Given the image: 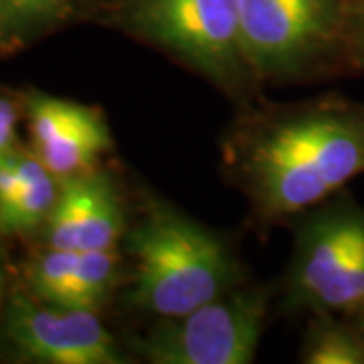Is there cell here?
I'll return each instance as SVG.
<instances>
[{
  "label": "cell",
  "instance_id": "d6986e66",
  "mask_svg": "<svg viewBox=\"0 0 364 364\" xmlns=\"http://www.w3.org/2000/svg\"><path fill=\"white\" fill-rule=\"evenodd\" d=\"M2 291H4V272H2V263H0V301H2Z\"/></svg>",
  "mask_w": 364,
  "mask_h": 364
},
{
  "label": "cell",
  "instance_id": "5bb4252c",
  "mask_svg": "<svg viewBox=\"0 0 364 364\" xmlns=\"http://www.w3.org/2000/svg\"><path fill=\"white\" fill-rule=\"evenodd\" d=\"M77 255V251L69 249H45L28 272L33 296L41 301L61 306L71 275L75 272Z\"/></svg>",
  "mask_w": 364,
  "mask_h": 364
},
{
  "label": "cell",
  "instance_id": "8fae6325",
  "mask_svg": "<svg viewBox=\"0 0 364 364\" xmlns=\"http://www.w3.org/2000/svg\"><path fill=\"white\" fill-rule=\"evenodd\" d=\"M71 0H0V53L18 51L65 21Z\"/></svg>",
  "mask_w": 364,
  "mask_h": 364
},
{
  "label": "cell",
  "instance_id": "5b68a950",
  "mask_svg": "<svg viewBox=\"0 0 364 364\" xmlns=\"http://www.w3.org/2000/svg\"><path fill=\"white\" fill-rule=\"evenodd\" d=\"M128 25L231 97L257 85L243 57L239 0H132Z\"/></svg>",
  "mask_w": 364,
  "mask_h": 364
},
{
  "label": "cell",
  "instance_id": "7c38bea8",
  "mask_svg": "<svg viewBox=\"0 0 364 364\" xmlns=\"http://www.w3.org/2000/svg\"><path fill=\"white\" fill-rule=\"evenodd\" d=\"M119 277L122 257L116 249L81 251L61 306L95 310L117 286Z\"/></svg>",
  "mask_w": 364,
  "mask_h": 364
},
{
  "label": "cell",
  "instance_id": "9a60e30c",
  "mask_svg": "<svg viewBox=\"0 0 364 364\" xmlns=\"http://www.w3.org/2000/svg\"><path fill=\"white\" fill-rule=\"evenodd\" d=\"M346 61L356 69H364V0H352L346 35Z\"/></svg>",
  "mask_w": 364,
  "mask_h": 364
},
{
  "label": "cell",
  "instance_id": "9c48e42d",
  "mask_svg": "<svg viewBox=\"0 0 364 364\" xmlns=\"http://www.w3.org/2000/svg\"><path fill=\"white\" fill-rule=\"evenodd\" d=\"M33 150L59 181L95 168L114 148V138L100 109L45 93L26 95Z\"/></svg>",
  "mask_w": 364,
  "mask_h": 364
},
{
  "label": "cell",
  "instance_id": "3957f363",
  "mask_svg": "<svg viewBox=\"0 0 364 364\" xmlns=\"http://www.w3.org/2000/svg\"><path fill=\"white\" fill-rule=\"evenodd\" d=\"M348 13L344 0H239L241 47L253 81L296 83L348 65Z\"/></svg>",
  "mask_w": 364,
  "mask_h": 364
},
{
  "label": "cell",
  "instance_id": "4fadbf2b",
  "mask_svg": "<svg viewBox=\"0 0 364 364\" xmlns=\"http://www.w3.org/2000/svg\"><path fill=\"white\" fill-rule=\"evenodd\" d=\"M301 363L364 364V336L354 324H340L332 314H320L308 330Z\"/></svg>",
  "mask_w": 364,
  "mask_h": 364
},
{
  "label": "cell",
  "instance_id": "6da1fadb",
  "mask_svg": "<svg viewBox=\"0 0 364 364\" xmlns=\"http://www.w3.org/2000/svg\"><path fill=\"white\" fill-rule=\"evenodd\" d=\"M221 154L257 221H284L364 174V104L326 93L247 109L225 134Z\"/></svg>",
  "mask_w": 364,
  "mask_h": 364
},
{
  "label": "cell",
  "instance_id": "ac0fdd59",
  "mask_svg": "<svg viewBox=\"0 0 364 364\" xmlns=\"http://www.w3.org/2000/svg\"><path fill=\"white\" fill-rule=\"evenodd\" d=\"M350 316H352V320H354V328H356V330H358V332L364 336V304L358 308V310H354Z\"/></svg>",
  "mask_w": 364,
  "mask_h": 364
},
{
  "label": "cell",
  "instance_id": "8992f818",
  "mask_svg": "<svg viewBox=\"0 0 364 364\" xmlns=\"http://www.w3.org/2000/svg\"><path fill=\"white\" fill-rule=\"evenodd\" d=\"M269 310L263 287L237 286L191 312L160 318L134 348L152 364H249Z\"/></svg>",
  "mask_w": 364,
  "mask_h": 364
},
{
  "label": "cell",
  "instance_id": "277c9868",
  "mask_svg": "<svg viewBox=\"0 0 364 364\" xmlns=\"http://www.w3.org/2000/svg\"><path fill=\"white\" fill-rule=\"evenodd\" d=\"M364 304V207L326 198L298 225L286 277L291 312L352 314Z\"/></svg>",
  "mask_w": 364,
  "mask_h": 364
},
{
  "label": "cell",
  "instance_id": "e0dca14e",
  "mask_svg": "<svg viewBox=\"0 0 364 364\" xmlns=\"http://www.w3.org/2000/svg\"><path fill=\"white\" fill-rule=\"evenodd\" d=\"M16 124H18L16 105L9 102L6 97H0V154L6 150H13Z\"/></svg>",
  "mask_w": 364,
  "mask_h": 364
},
{
  "label": "cell",
  "instance_id": "ba28073f",
  "mask_svg": "<svg viewBox=\"0 0 364 364\" xmlns=\"http://www.w3.org/2000/svg\"><path fill=\"white\" fill-rule=\"evenodd\" d=\"M47 227V247L69 251L116 249L128 231L122 193L109 172L91 168L59 181Z\"/></svg>",
  "mask_w": 364,
  "mask_h": 364
},
{
  "label": "cell",
  "instance_id": "52a82bcc",
  "mask_svg": "<svg viewBox=\"0 0 364 364\" xmlns=\"http://www.w3.org/2000/svg\"><path fill=\"white\" fill-rule=\"evenodd\" d=\"M4 334L14 350L35 363H128L95 310L35 301L23 291H14L6 304Z\"/></svg>",
  "mask_w": 364,
  "mask_h": 364
},
{
  "label": "cell",
  "instance_id": "30bf717a",
  "mask_svg": "<svg viewBox=\"0 0 364 364\" xmlns=\"http://www.w3.org/2000/svg\"><path fill=\"white\" fill-rule=\"evenodd\" d=\"M23 191L13 207L0 217V235H21L45 225L59 196V178L49 172L37 154L14 150Z\"/></svg>",
  "mask_w": 364,
  "mask_h": 364
},
{
  "label": "cell",
  "instance_id": "7a4b0ae2",
  "mask_svg": "<svg viewBox=\"0 0 364 364\" xmlns=\"http://www.w3.org/2000/svg\"><path fill=\"white\" fill-rule=\"evenodd\" d=\"M124 243L134 261L126 296L132 310L174 318L243 284L221 237L154 195L142 196Z\"/></svg>",
  "mask_w": 364,
  "mask_h": 364
},
{
  "label": "cell",
  "instance_id": "2e32d148",
  "mask_svg": "<svg viewBox=\"0 0 364 364\" xmlns=\"http://www.w3.org/2000/svg\"><path fill=\"white\" fill-rule=\"evenodd\" d=\"M23 191V178L16 168L14 148L0 154V217L13 207Z\"/></svg>",
  "mask_w": 364,
  "mask_h": 364
}]
</instances>
